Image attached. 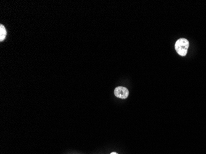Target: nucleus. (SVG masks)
Returning <instances> with one entry per match:
<instances>
[{
	"instance_id": "20e7f679",
	"label": "nucleus",
	"mask_w": 206,
	"mask_h": 154,
	"mask_svg": "<svg viewBox=\"0 0 206 154\" xmlns=\"http://www.w3.org/2000/svg\"><path fill=\"white\" fill-rule=\"evenodd\" d=\"M111 154H118V153H116V152H112Z\"/></svg>"
},
{
	"instance_id": "f257e3e1",
	"label": "nucleus",
	"mask_w": 206,
	"mask_h": 154,
	"mask_svg": "<svg viewBox=\"0 0 206 154\" xmlns=\"http://www.w3.org/2000/svg\"><path fill=\"white\" fill-rule=\"evenodd\" d=\"M189 42L185 38H180L175 43V48L176 52L181 56H185L189 48Z\"/></svg>"
},
{
	"instance_id": "f03ea898",
	"label": "nucleus",
	"mask_w": 206,
	"mask_h": 154,
	"mask_svg": "<svg viewBox=\"0 0 206 154\" xmlns=\"http://www.w3.org/2000/svg\"><path fill=\"white\" fill-rule=\"evenodd\" d=\"M114 94L117 98L121 99H126L129 95L128 89L123 86L117 87L114 90Z\"/></svg>"
},
{
	"instance_id": "7ed1b4c3",
	"label": "nucleus",
	"mask_w": 206,
	"mask_h": 154,
	"mask_svg": "<svg viewBox=\"0 0 206 154\" xmlns=\"http://www.w3.org/2000/svg\"><path fill=\"white\" fill-rule=\"evenodd\" d=\"M7 35L6 28L3 25H0V41L2 42L5 39Z\"/></svg>"
}]
</instances>
